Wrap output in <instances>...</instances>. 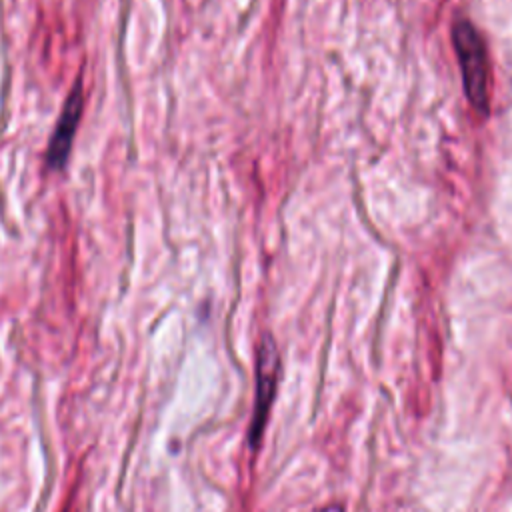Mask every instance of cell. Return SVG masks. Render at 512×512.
Listing matches in <instances>:
<instances>
[{"label": "cell", "mask_w": 512, "mask_h": 512, "mask_svg": "<svg viewBox=\"0 0 512 512\" xmlns=\"http://www.w3.org/2000/svg\"><path fill=\"white\" fill-rule=\"evenodd\" d=\"M278 376H280V354H278L276 342L270 336H264L260 340V346L256 352V392H254L252 420H250V428H248L250 446L254 450L260 444L270 408L276 398Z\"/></svg>", "instance_id": "7a4b0ae2"}, {"label": "cell", "mask_w": 512, "mask_h": 512, "mask_svg": "<svg viewBox=\"0 0 512 512\" xmlns=\"http://www.w3.org/2000/svg\"><path fill=\"white\" fill-rule=\"evenodd\" d=\"M82 108H84V90H82V76L76 78L72 90L68 92L60 118L54 126L48 150H46V164L50 170L58 172L66 166L68 156H70V148L74 142V134L82 116Z\"/></svg>", "instance_id": "3957f363"}, {"label": "cell", "mask_w": 512, "mask_h": 512, "mask_svg": "<svg viewBox=\"0 0 512 512\" xmlns=\"http://www.w3.org/2000/svg\"><path fill=\"white\" fill-rule=\"evenodd\" d=\"M452 40L466 96L480 114H486L490 102V64L484 40L468 20H458L454 24Z\"/></svg>", "instance_id": "6da1fadb"}]
</instances>
